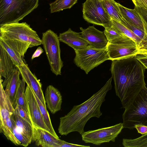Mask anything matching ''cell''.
<instances>
[{
    "mask_svg": "<svg viewBox=\"0 0 147 147\" xmlns=\"http://www.w3.org/2000/svg\"><path fill=\"white\" fill-rule=\"evenodd\" d=\"M112 77L97 92L83 103L74 106L66 115L60 118L59 133L66 136L73 132L82 134L88 121L92 117L99 118L102 115L100 108L105 100L107 92L111 89Z\"/></svg>",
    "mask_w": 147,
    "mask_h": 147,
    "instance_id": "cell-2",
    "label": "cell"
},
{
    "mask_svg": "<svg viewBox=\"0 0 147 147\" xmlns=\"http://www.w3.org/2000/svg\"><path fill=\"white\" fill-rule=\"evenodd\" d=\"M134 8L144 18L147 22V9L135 6Z\"/></svg>",
    "mask_w": 147,
    "mask_h": 147,
    "instance_id": "cell-32",
    "label": "cell"
},
{
    "mask_svg": "<svg viewBox=\"0 0 147 147\" xmlns=\"http://www.w3.org/2000/svg\"><path fill=\"white\" fill-rule=\"evenodd\" d=\"M139 55H142L147 56V51H140Z\"/></svg>",
    "mask_w": 147,
    "mask_h": 147,
    "instance_id": "cell-35",
    "label": "cell"
},
{
    "mask_svg": "<svg viewBox=\"0 0 147 147\" xmlns=\"http://www.w3.org/2000/svg\"><path fill=\"white\" fill-rule=\"evenodd\" d=\"M76 56L74 62L86 74L105 61L109 60L106 49H97L86 47L74 50Z\"/></svg>",
    "mask_w": 147,
    "mask_h": 147,
    "instance_id": "cell-7",
    "label": "cell"
},
{
    "mask_svg": "<svg viewBox=\"0 0 147 147\" xmlns=\"http://www.w3.org/2000/svg\"><path fill=\"white\" fill-rule=\"evenodd\" d=\"M17 67L8 53L0 45V75L7 79Z\"/></svg>",
    "mask_w": 147,
    "mask_h": 147,
    "instance_id": "cell-19",
    "label": "cell"
},
{
    "mask_svg": "<svg viewBox=\"0 0 147 147\" xmlns=\"http://www.w3.org/2000/svg\"><path fill=\"white\" fill-rule=\"evenodd\" d=\"M13 117L19 131L32 142L33 134L32 125L21 117L15 109L13 114Z\"/></svg>",
    "mask_w": 147,
    "mask_h": 147,
    "instance_id": "cell-20",
    "label": "cell"
},
{
    "mask_svg": "<svg viewBox=\"0 0 147 147\" xmlns=\"http://www.w3.org/2000/svg\"><path fill=\"white\" fill-rule=\"evenodd\" d=\"M106 49L111 60L136 56L140 51L136 42L124 34L108 42Z\"/></svg>",
    "mask_w": 147,
    "mask_h": 147,
    "instance_id": "cell-8",
    "label": "cell"
},
{
    "mask_svg": "<svg viewBox=\"0 0 147 147\" xmlns=\"http://www.w3.org/2000/svg\"><path fill=\"white\" fill-rule=\"evenodd\" d=\"M136 56L138 59L144 65L146 69H147V56L139 55Z\"/></svg>",
    "mask_w": 147,
    "mask_h": 147,
    "instance_id": "cell-33",
    "label": "cell"
},
{
    "mask_svg": "<svg viewBox=\"0 0 147 147\" xmlns=\"http://www.w3.org/2000/svg\"><path fill=\"white\" fill-rule=\"evenodd\" d=\"M0 45L5 49L17 68L22 66L24 62L22 56L18 52L0 39Z\"/></svg>",
    "mask_w": 147,
    "mask_h": 147,
    "instance_id": "cell-24",
    "label": "cell"
},
{
    "mask_svg": "<svg viewBox=\"0 0 147 147\" xmlns=\"http://www.w3.org/2000/svg\"><path fill=\"white\" fill-rule=\"evenodd\" d=\"M15 109L21 117L32 125V122L29 115L21 106L16 105Z\"/></svg>",
    "mask_w": 147,
    "mask_h": 147,
    "instance_id": "cell-30",
    "label": "cell"
},
{
    "mask_svg": "<svg viewBox=\"0 0 147 147\" xmlns=\"http://www.w3.org/2000/svg\"><path fill=\"white\" fill-rule=\"evenodd\" d=\"M25 81L22 79L16 95V106L17 105L21 106L29 115L28 110L25 99Z\"/></svg>",
    "mask_w": 147,
    "mask_h": 147,
    "instance_id": "cell-26",
    "label": "cell"
},
{
    "mask_svg": "<svg viewBox=\"0 0 147 147\" xmlns=\"http://www.w3.org/2000/svg\"><path fill=\"white\" fill-rule=\"evenodd\" d=\"M136 56L111 60L110 70L115 93L125 109L146 86V69Z\"/></svg>",
    "mask_w": 147,
    "mask_h": 147,
    "instance_id": "cell-1",
    "label": "cell"
},
{
    "mask_svg": "<svg viewBox=\"0 0 147 147\" xmlns=\"http://www.w3.org/2000/svg\"><path fill=\"white\" fill-rule=\"evenodd\" d=\"M12 131L15 137L21 143V146L26 147L31 144V141L19 131L12 116Z\"/></svg>",
    "mask_w": 147,
    "mask_h": 147,
    "instance_id": "cell-28",
    "label": "cell"
},
{
    "mask_svg": "<svg viewBox=\"0 0 147 147\" xmlns=\"http://www.w3.org/2000/svg\"><path fill=\"white\" fill-rule=\"evenodd\" d=\"M44 98L47 107L52 114L60 110L62 98L58 89L52 85L48 86L45 91Z\"/></svg>",
    "mask_w": 147,
    "mask_h": 147,
    "instance_id": "cell-18",
    "label": "cell"
},
{
    "mask_svg": "<svg viewBox=\"0 0 147 147\" xmlns=\"http://www.w3.org/2000/svg\"><path fill=\"white\" fill-rule=\"evenodd\" d=\"M123 128V123H121L112 126L84 132L81 134L82 140L86 143L97 145L110 141L114 142Z\"/></svg>",
    "mask_w": 147,
    "mask_h": 147,
    "instance_id": "cell-10",
    "label": "cell"
},
{
    "mask_svg": "<svg viewBox=\"0 0 147 147\" xmlns=\"http://www.w3.org/2000/svg\"><path fill=\"white\" fill-rule=\"evenodd\" d=\"M0 39L22 57L29 48L42 44L36 32L26 22L9 24L0 26Z\"/></svg>",
    "mask_w": 147,
    "mask_h": 147,
    "instance_id": "cell-3",
    "label": "cell"
},
{
    "mask_svg": "<svg viewBox=\"0 0 147 147\" xmlns=\"http://www.w3.org/2000/svg\"><path fill=\"white\" fill-rule=\"evenodd\" d=\"M58 37L60 41L66 44L74 50L84 48L89 45L88 42L80 33L73 31L70 28L60 33Z\"/></svg>",
    "mask_w": 147,
    "mask_h": 147,
    "instance_id": "cell-17",
    "label": "cell"
},
{
    "mask_svg": "<svg viewBox=\"0 0 147 147\" xmlns=\"http://www.w3.org/2000/svg\"><path fill=\"white\" fill-rule=\"evenodd\" d=\"M17 68L20 71L22 79L47 107L42 84L35 75L31 72L27 64L24 62L22 66Z\"/></svg>",
    "mask_w": 147,
    "mask_h": 147,
    "instance_id": "cell-14",
    "label": "cell"
},
{
    "mask_svg": "<svg viewBox=\"0 0 147 147\" xmlns=\"http://www.w3.org/2000/svg\"><path fill=\"white\" fill-rule=\"evenodd\" d=\"M25 96L28 110L29 116L32 122V125L50 132L48 127L43 120L34 95L28 85H27L26 88Z\"/></svg>",
    "mask_w": 147,
    "mask_h": 147,
    "instance_id": "cell-11",
    "label": "cell"
},
{
    "mask_svg": "<svg viewBox=\"0 0 147 147\" xmlns=\"http://www.w3.org/2000/svg\"><path fill=\"white\" fill-rule=\"evenodd\" d=\"M111 19L112 25L123 34L134 40L140 51L147 50L146 46L141 39L121 23Z\"/></svg>",
    "mask_w": 147,
    "mask_h": 147,
    "instance_id": "cell-21",
    "label": "cell"
},
{
    "mask_svg": "<svg viewBox=\"0 0 147 147\" xmlns=\"http://www.w3.org/2000/svg\"><path fill=\"white\" fill-rule=\"evenodd\" d=\"M83 17L88 22L103 26L112 25L111 19L105 10L102 0H86L82 4Z\"/></svg>",
    "mask_w": 147,
    "mask_h": 147,
    "instance_id": "cell-9",
    "label": "cell"
},
{
    "mask_svg": "<svg viewBox=\"0 0 147 147\" xmlns=\"http://www.w3.org/2000/svg\"><path fill=\"white\" fill-rule=\"evenodd\" d=\"M41 40L51 70L56 76L61 75L63 63L61 57L58 36L52 30H48L42 33Z\"/></svg>",
    "mask_w": 147,
    "mask_h": 147,
    "instance_id": "cell-6",
    "label": "cell"
},
{
    "mask_svg": "<svg viewBox=\"0 0 147 147\" xmlns=\"http://www.w3.org/2000/svg\"><path fill=\"white\" fill-rule=\"evenodd\" d=\"M104 33L108 42L111 41L124 34L112 24L105 27Z\"/></svg>",
    "mask_w": 147,
    "mask_h": 147,
    "instance_id": "cell-29",
    "label": "cell"
},
{
    "mask_svg": "<svg viewBox=\"0 0 147 147\" xmlns=\"http://www.w3.org/2000/svg\"><path fill=\"white\" fill-rule=\"evenodd\" d=\"M122 144L124 147H147V133L134 139L124 138Z\"/></svg>",
    "mask_w": 147,
    "mask_h": 147,
    "instance_id": "cell-27",
    "label": "cell"
},
{
    "mask_svg": "<svg viewBox=\"0 0 147 147\" xmlns=\"http://www.w3.org/2000/svg\"><path fill=\"white\" fill-rule=\"evenodd\" d=\"M104 7L111 19L121 22L123 18L114 0H102Z\"/></svg>",
    "mask_w": 147,
    "mask_h": 147,
    "instance_id": "cell-22",
    "label": "cell"
},
{
    "mask_svg": "<svg viewBox=\"0 0 147 147\" xmlns=\"http://www.w3.org/2000/svg\"><path fill=\"white\" fill-rule=\"evenodd\" d=\"M134 128L137 130L138 133L142 135L147 133V125L143 124H137L135 125Z\"/></svg>",
    "mask_w": 147,
    "mask_h": 147,
    "instance_id": "cell-31",
    "label": "cell"
},
{
    "mask_svg": "<svg viewBox=\"0 0 147 147\" xmlns=\"http://www.w3.org/2000/svg\"><path fill=\"white\" fill-rule=\"evenodd\" d=\"M20 71L17 68L7 79H5L2 82L3 88H5V92L15 109L16 95L22 81L20 78Z\"/></svg>",
    "mask_w": 147,
    "mask_h": 147,
    "instance_id": "cell-15",
    "label": "cell"
},
{
    "mask_svg": "<svg viewBox=\"0 0 147 147\" xmlns=\"http://www.w3.org/2000/svg\"><path fill=\"white\" fill-rule=\"evenodd\" d=\"M80 29L81 35L88 42L89 47L97 49H106L108 41L104 32L96 29L93 26L86 29L80 27Z\"/></svg>",
    "mask_w": 147,
    "mask_h": 147,
    "instance_id": "cell-13",
    "label": "cell"
},
{
    "mask_svg": "<svg viewBox=\"0 0 147 147\" xmlns=\"http://www.w3.org/2000/svg\"><path fill=\"white\" fill-rule=\"evenodd\" d=\"M123 128L133 129L137 124L147 125V88L140 91L122 115Z\"/></svg>",
    "mask_w": 147,
    "mask_h": 147,
    "instance_id": "cell-5",
    "label": "cell"
},
{
    "mask_svg": "<svg viewBox=\"0 0 147 147\" xmlns=\"http://www.w3.org/2000/svg\"><path fill=\"white\" fill-rule=\"evenodd\" d=\"M78 0H56L49 4L51 13L71 8Z\"/></svg>",
    "mask_w": 147,
    "mask_h": 147,
    "instance_id": "cell-23",
    "label": "cell"
},
{
    "mask_svg": "<svg viewBox=\"0 0 147 147\" xmlns=\"http://www.w3.org/2000/svg\"><path fill=\"white\" fill-rule=\"evenodd\" d=\"M31 90L37 102L45 123L48 127L50 132L56 137H59L53 129L47 107L41 102L33 91Z\"/></svg>",
    "mask_w": 147,
    "mask_h": 147,
    "instance_id": "cell-25",
    "label": "cell"
},
{
    "mask_svg": "<svg viewBox=\"0 0 147 147\" xmlns=\"http://www.w3.org/2000/svg\"><path fill=\"white\" fill-rule=\"evenodd\" d=\"M122 17L143 31L147 35V22L143 16L134 8L130 9L117 3Z\"/></svg>",
    "mask_w": 147,
    "mask_h": 147,
    "instance_id": "cell-16",
    "label": "cell"
},
{
    "mask_svg": "<svg viewBox=\"0 0 147 147\" xmlns=\"http://www.w3.org/2000/svg\"><path fill=\"white\" fill-rule=\"evenodd\" d=\"M39 0H0V26L18 22L37 7Z\"/></svg>",
    "mask_w": 147,
    "mask_h": 147,
    "instance_id": "cell-4",
    "label": "cell"
},
{
    "mask_svg": "<svg viewBox=\"0 0 147 147\" xmlns=\"http://www.w3.org/2000/svg\"><path fill=\"white\" fill-rule=\"evenodd\" d=\"M32 141L36 145L42 147H61L64 141L60 139L49 131L32 125Z\"/></svg>",
    "mask_w": 147,
    "mask_h": 147,
    "instance_id": "cell-12",
    "label": "cell"
},
{
    "mask_svg": "<svg viewBox=\"0 0 147 147\" xmlns=\"http://www.w3.org/2000/svg\"><path fill=\"white\" fill-rule=\"evenodd\" d=\"M43 52V50L41 47H38L32 55L31 59L32 60L36 57H38Z\"/></svg>",
    "mask_w": 147,
    "mask_h": 147,
    "instance_id": "cell-34",
    "label": "cell"
}]
</instances>
